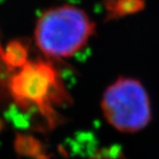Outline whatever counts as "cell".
I'll return each instance as SVG.
<instances>
[{
  "instance_id": "obj_1",
  "label": "cell",
  "mask_w": 159,
  "mask_h": 159,
  "mask_svg": "<svg viewBox=\"0 0 159 159\" xmlns=\"http://www.w3.org/2000/svg\"><path fill=\"white\" fill-rule=\"evenodd\" d=\"M93 32L94 24L84 11L72 5H61L40 16L34 39L46 56L63 59L82 50Z\"/></svg>"
},
{
  "instance_id": "obj_2",
  "label": "cell",
  "mask_w": 159,
  "mask_h": 159,
  "mask_svg": "<svg viewBox=\"0 0 159 159\" xmlns=\"http://www.w3.org/2000/svg\"><path fill=\"white\" fill-rule=\"evenodd\" d=\"M103 115L121 132L139 131L151 119L147 91L139 81L120 78L107 87L101 100Z\"/></svg>"
}]
</instances>
